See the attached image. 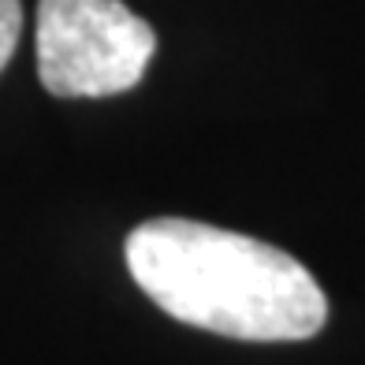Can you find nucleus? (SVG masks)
Returning a JSON list of instances; mask_svg holds the SVG:
<instances>
[{"instance_id": "obj_3", "label": "nucleus", "mask_w": 365, "mask_h": 365, "mask_svg": "<svg viewBox=\"0 0 365 365\" xmlns=\"http://www.w3.org/2000/svg\"><path fill=\"white\" fill-rule=\"evenodd\" d=\"M19 34H23V4L19 0H0V71L8 68Z\"/></svg>"}, {"instance_id": "obj_1", "label": "nucleus", "mask_w": 365, "mask_h": 365, "mask_svg": "<svg viewBox=\"0 0 365 365\" xmlns=\"http://www.w3.org/2000/svg\"><path fill=\"white\" fill-rule=\"evenodd\" d=\"M135 284L168 317L246 343L317 336L328 298L287 250L202 220L157 217L123 242Z\"/></svg>"}, {"instance_id": "obj_2", "label": "nucleus", "mask_w": 365, "mask_h": 365, "mask_svg": "<svg viewBox=\"0 0 365 365\" xmlns=\"http://www.w3.org/2000/svg\"><path fill=\"white\" fill-rule=\"evenodd\" d=\"M34 48L53 97H112L142 82L157 34L123 0H38Z\"/></svg>"}]
</instances>
